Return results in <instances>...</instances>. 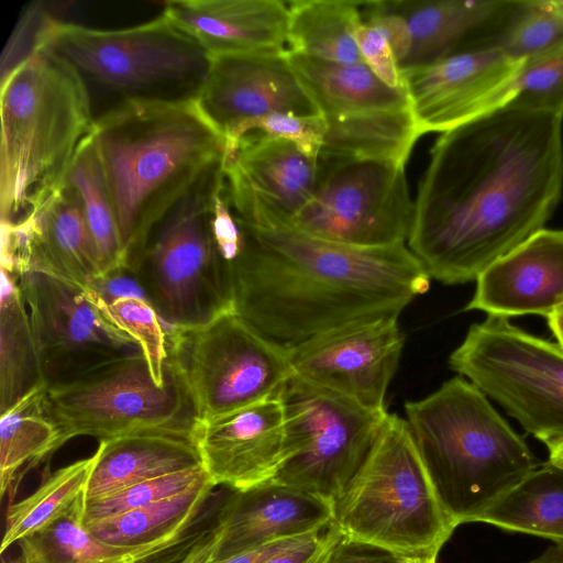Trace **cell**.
Here are the masks:
<instances>
[{"instance_id":"31","label":"cell","mask_w":563,"mask_h":563,"mask_svg":"<svg viewBox=\"0 0 563 563\" xmlns=\"http://www.w3.org/2000/svg\"><path fill=\"white\" fill-rule=\"evenodd\" d=\"M45 384L38 353L18 279L1 269L0 412Z\"/></svg>"},{"instance_id":"15","label":"cell","mask_w":563,"mask_h":563,"mask_svg":"<svg viewBox=\"0 0 563 563\" xmlns=\"http://www.w3.org/2000/svg\"><path fill=\"white\" fill-rule=\"evenodd\" d=\"M399 314L361 318L286 346L295 376L374 409L398 367L404 335Z\"/></svg>"},{"instance_id":"33","label":"cell","mask_w":563,"mask_h":563,"mask_svg":"<svg viewBox=\"0 0 563 563\" xmlns=\"http://www.w3.org/2000/svg\"><path fill=\"white\" fill-rule=\"evenodd\" d=\"M46 393L47 385H38L1 412V496L24 464L34 465L60 448L59 431L48 412Z\"/></svg>"},{"instance_id":"16","label":"cell","mask_w":563,"mask_h":563,"mask_svg":"<svg viewBox=\"0 0 563 563\" xmlns=\"http://www.w3.org/2000/svg\"><path fill=\"white\" fill-rule=\"evenodd\" d=\"M523 62L484 44L401 70L420 134L443 133L511 103Z\"/></svg>"},{"instance_id":"52","label":"cell","mask_w":563,"mask_h":563,"mask_svg":"<svg viewBox=\"0 0 563 563\" xmlns=\"http://www.w3.org/2000/svg\"><path fill=\"white\" fill-rule=\"evenodd\" d=\"M10 563H21L20 561H16V562H10Z\"/></svg>"},{"instance_id":"10","label":"cell","mask_w":563,"mask_h":563,"mask_svg":"<svg viewBox=\"0 0 563 563\" xmlns=\"http://www.w3.org/2000/svg\"><path fill=\"white\" fill-rule=\"evenodd\" d=\"M166 367L167 380L159 386L139 352L47 387V408L60 446L76 437L103 441L142 432L194 438L198 423L192 406L167 363Z\"/></svg>"},{"instance_id":"9","label":"cell","mask_w":563,"mask_h":563,"mask_svg":"<svg viewBox=\"0 0 563 563\" xmlns=\"http://www.w3.org/2000/svg\"><path fill=\"white\" fill-rule=\"evenodd\" d=\"M167 366L198 424L279 396L294 375L287 347L261 334L232 309L209 322L169 328Z\"/></svg>"},{"instance_id":"8","label":"cell","mask_w":563,"mask_h":563,"mask_svg":"<svg viewBox=\"0 0 563 563\" xmlns=\"http://www.w3.org/2000/svg\"><path fill=\"white\" fill-rule=\"evenodd\" d=\"M223 166L206 174L168 210L130 269L169 328L201 325L232 309L231 261L212 227Z\"/></svg>"},{"instance_id":"37","label":"cell","mask_w":563,"mask_h":563,"mask_svg":"<svg viewBox=\"0 0 563 563\" xmlns=\"http://www.w3.org/2000/svg\"><path fill=\"white\" fill-rule=\"evenodd\" d=\"M208 481L211 478L203 465L146 479L82 501L80 522L118 516L180 494Z\"/></svg>"},{"instance_id":"35","label":"cell","mask_w":563,"mask_h":563,"mask_svg":"<svg viewBox=\"0 0 563 563\" xmlns=\"http://www.w3.org/2000/svg\"><path fill=\"white\" fill-rule=\"evenodd\" d=\"M95 460L93 454L58 468L33 494L10 505L0 552L73 512L84 500Z\"/></svg>"},{"instance_id":"2","label":"cell","mask_w":563,"mask_h":563,"mask_svg":"<svg viewBox=\"0 0 563 563\" xmlns=\"http://www.w3.org/2000/svg\"><path fill=\"white\" fill-rule=\"evenodd\" d=\"M236 220L242 244L231 261L232 310L284 346L361 318L399 314L430 287L406 244L361 249L321 240L255 195L239 202Z\"/></svg>"},{"instance_id":"4","label":"cell","mask_w":563,"mask_h":563,"mask_svg":"<svg viewBox=\"0 0 563 563\" xmlns=\"http://www.w3.org/2000/svg\"><path fill=\"white\" fill-rule=\"evenodd\" d=\"M0 108L1 225H16L64 187L95 122L75 73L44 48L1 80Z\"/></svg>"},{"instance_id":"32","label":"cell","mask_w":563,"mask_h":563,"mask_svg":"<svg viewBox=\"0 0 563 563\" xmlns=\"http://www.w3.org/2000/svg\"><path fill=\"white\" fill-rule=\"evenodd\" d=\"M65 185L76 195L97 256L100 277L125 268L111 196L93 132L79 148Z\"/></svg>"},{"instance_id":"11","label":"cell","mask_w":563,"mask_h":563,"mask_svg":"<svg viewBox=\"0 0 563 563\" xmlns=\"http://www.w3.org/2000/svg\"><path fill=\"white\" fill-rule=\"evenodd\" d=\"M450 367L547 445L563 441V349L488 316L471 325Z\"/></svg>"},{"instance_id":"46","label":"cell","mask_w":563,"mask_h":563,"mask_svg":"<svg viewBox=\"0 0 563 563\" xmlns=\"http://www.w3.org/2000/svg\"><path fill=\"white\" fill-rule=\"evenodd\" d=\"M298 537V536H297ZM294 538H285L280 540H276L273 542H269L263 547L242 552L232 556H229L227 559L222 560H213L210 563H258L260 561L264 560L272 553L278 551L279 549L287 545Z\"/></svg>"},{"instance_id":"51","label":"cell","mask_w":563,"mask_h":563,"mask_svg":"<svg viewBox=\"0 0 563 563\" xmlns=\"http://www.w3.org/2000/svg\"><path fill=\"white\" fill-rule=\"evenodd\" d=\"M552 8L563 18V0H550Z\"/></svg>"},{"instance_id":"45","label":"cell","mask_w":563,"mask_h":563,"mask_svg":"<svg viewBox=\"0 0 563 563\" xmlns=\"http://www.w3.org/2000/svg\"><path fill=\"white\" fill-rule=\"evenodd\" d=\"M398 553L342 538L321 563H397Z\"/></svg>"},{"instance_id":"28","label":"cell","mask_w":563,"mask_h":563,"mask_svg":"<svg viewBox=\"0 0 563 563\" xmlns=\"http://www.w3.org/2000/svg\"><path fill=\"white\" fill-rule=\"evenodd\" d=\"M319 156L372 158L405 165L421 136L411 108L324 117Z\"/></svg>"},{"instance_id":"38","label":"cell","mask_w":563,"mask_h":563,"mask_svg":"<svg viewBox=\"0 0 563 563\" xmlns=\"http://www.w3.org/2000/svg\"><path fill=\"white\" fill-rule=\"evenodd\" d=\"M97 295L107 316L140 346L155 383L164 386L167 380V335L154 307L139 296L106 302Z\"/></svg>"},{"instance_id":"43","label":"cell","mask_w":563,"mask_h":563,"mask_svg":"<svg viewBox=\"0 0 563 563\" xmlns=\"http://www.w3.org/2000/svg\"><path fill=\"white\" fill-rule=\"evenodd\" d=\"M363 21L377 29L388 40L400 69L411 52V34L406 19L390 8L387 0L361 2Z\"/></svg>"},{"instance_id":"47","label":"cell","mask_w":563,"mask_h":563,"mask_svg":"<svg viewBox=\"0 0 563 563\" xmlns=\"http://www.w3.org/2000/svg\"><path fill=\"white\" fill-rule=\"evenodd\" d=\"M222 529L218 527L187 556L183 563H210L214 560Z\"/></svg>"},{"instance_id":"14","label":"cell","mask_w":563,"mask_h":563,"mask_svg":"<svg viewBox=\"0 0 563 563\" xmlns=\"http://www.w3.org/2000/svg\"><path fill=\"white\" fill-rule=\"evenodd\" d=\"M47 387L141 352L102 309L92 288L29 273L16 278Z\"/></svg>"},{"instance_id":"25","label":"cell","mask_w":563,"mask_h":563,"mask_svg":"<svg viewBox=\"0 0 563 563\" xmlns=\"http://www.w3.org/2000/svg\"><path fill=\"white\" fill-rule=\"evenodd\" d=\"M99 442L84 501L202 465L196 442L189 435L142 432Z\"/></svg>"},{"instance_id":"5","label":"cell","mask_w":563,"mask_h":563,"mask_svg":"<svg viewBox=\"0 0 563 563\" xmlns=\"http://www.w3.org/2000/svg\"><path fill=\"white\" fill-rule=\"evenodd\" d=\"M405 411L435 495L455 527L477 522L538 467L523 439L460 375L426 398L407 401Z\"/></svg>"},{"instance_id":"23","label":"cell","mask_w":563,"mask_h":563,"mask_svg":"<svg viewBox=\"0 0 563 563\" xmlns=\"http://www.w3.org/2000/svg\"><path fill=\"white\" fill-rule=\"evenodd\" d=\"M162 13L209 56L288 49L289 10L279 0H170Z\"/></svg>"},{"instance_id":"1","label":"cell","mask_w":563,"mask_h":563,"mask_svg":"<svg viewBox=\"0 0 563 563\" xmlns=\"http://www.w3.org/2000/svg\"><path fill=\"white\" fill-rule=\"evenodd\" d=\"M563 190V114L517 103L441 133L408 247L430 278L472 282L544 229Z\"/></svg>"},{"instance_id":"48","label":"cell","mask_w":563,"mask_h":563,"mask_svg":"<svg viewBox=\"0 0 563 563\" xmlns=\"http://www.w3.org/2000/svg\"><path fill=\"white\" fill-rule=\"evenodd\" d=\"M548 324L553 335L558 339V344L563 349V307L548 317Z\"/></svg>"},{"instance_id":"18","label":"cell","mask_w":563,"mask_h":563,"mask_svg":"<svg viewBox=\"0 0 563 563\" xmlns=\"http://www.w3.org/2000/svg\"><path fill=\"white\" fill-rule=\"evenodd\" d=\"M1 269L37 273L90 288L100 278L91 238L75 192L64 185L16 225H1Z\"/></svg>"},{"instance_id":"17","label":"cell","mask_w":563,"mask_h":563,"mask_svg":"<svg viewBox=\"0 0 563 563\" xmlns=\"http://www.w3.org/2000/svg\"><path fill=\"white\" fill-rule=\"evenodd\" d=\"M197 101L223 134L225 157L236 150L245 124L255 119L273 113L322 115L286 52L210 56L208 78Z\"/></svg>"},{"instance_id":"40","label":"cell","mask_w":563,"mask_h":563,"mask_svg":"<svg viewBox=\"0 0 563 563\" xmlns=\"http://www.w3.org/2000/svg\"><path fill=\"white\" fill-rule=\"evenodd\" d=\"M325 129L327 122L323 115L273 113L245 124L242 137L252 132L283 137L295 143L307 155L318 158Z\"/></svg>"},{"instance_id":"36","label":"cell","mask_w":563,"mask_h":563,"mask_svg":"<svg viewBox=\"0 0 563 563\" xmlns=\"http://www.w3.org/2000/svg\"><path fill=\"white\" fill-rule=\"evenodd\" d=\"M501 32L489 43L516 60H529L563 47V18L550 0L516 1Z\"/></svg>"},{"instance_id":"12","label":"cell","mask_w":563,"mask_h":563,"mask_svg":"<svg viewBox=\"0 0 563 563\" xmlns=\"http://www.w3.org/2000/svg\"><path fill=\"white\" fill-rule=\"evenodd\" d=\"M283 463L271 483L332 505L363 464L387 416L292 375L280 393Z\"/></svg>"},{"instance_id":"7","label":"cell","mask_w":563,"mask_h":563,"mask_svg":"<svg viewBox=\"0 0 563 563\" xmlns=\"http://www.w3.org/2000/svg\"><path fill=\"white\" fill-rule=\"evenodd\" d=\"M345 538L408 555H437L456 528L443 510L407 420L387 413L361 467L332 503Z\"/></svg>"},{"instance_id":"24","label":"cell","mask_w":563,"mask_h":563,"mask_svg":"<svg viewBox=\"0 0 563 563\" xmlns=\"http://www.w3.org/2000/svg\"><path fill=\"white\" fill-rule=\"evenodd\" d=\"M224 166L289 221L311 198L320 169L295 143L260 132L243 136Z\"/></svg>"},{"instance_id":"29","label":"cell","mask_w":563,"mask_h":563,"mask_svg":"<svg viewBox=\"0 0 563 563\" xmlns=\"http://www.w3.org/2000/svg\"><path fill=\"white\" fill-rule=\"evenodd\" d=\"M288 49L341 64L363 63L355 33L360 1L294 0L288 3Z\"/></svg>"},{"instance_id":"13","label":"cell","mask_w":563,"mask_h":563,"mask_svg":"<svg viewBox=\"0 0 563 563\" xmlns=\"http://www.w3.org/2000/svg\"><path fill=\"white\" fill-rule=\"evenodd\" d=\"M309 201L289 221L332 243L378 249L405 244L415 213L405 165L385 159L318 156Z\"/></svg>"},{"instance_id":"41","label":"cell","mask_w":563,"mask_h":563,"mask_svg":"<svg viewBox=\"0 0 563 563\" xmlns=\"http://www.w3.org/2000/svg\"><path fill=\"white\" fill-rule=\"evenodd\" d=\"M51 18L41 3H33L24 10L2 53L1 80L38 49L42 33Z\"/></svg>"},{"instance_id":"50","label":"cell","mask_w":563,"mask_h":563,"mask_svg":"<svg viewBox=\"0 0 563 563\" xmlns=\"http://www.w3.org/2000/svg\"><path fill=\"white\" fill-rule=\"evenodd\" d=\"M547 446L549 449V461L563 466V441Z\"/></svg>"},{"instance_id":"26","label":"cell","mask_w":563,"mask_h":563,"mask_svg":"<svg viewBox=\"0 0 563 563\" xmlns=\"http://www.w3.org/2000/svg\"><path fill=\"white\" fill-rule=\"evenodd\" d=\"M407 21L411 52L401 70L430 64L461 48L468 35L507 15L516 1L387 0Z\"/></svg>"},{"instance_id":"34","label":"cell","mask_w":563,"mask_h":563,"mask_svg":"<svg viewBox=\"0 0 563 563\" xmlns=\"http://www.w3.org/2000/svg\"><path fill=\"white\" fill-rule=\"evenodd\" d=\"M217 486L208 481L186 492L118 516L81 523L98 540L131 545L155 540L197 519Z\"/></svg>"},{"instance_id":"3","label":"cell","mask_w":563,"mask_h":563,"mask_svg":"<svg viewBox=\"0 0 563 563\" xmlns=\"http://www.w3.org/2000/svg\"><path fill=\"white\" fill-rule=\"evenodd\" d=\"M93 135L130 271L168 210L224 163L225 139L197 100L119 108Z\"/></svg>"},{"instance_id":"22","label":"cell","mask_w":563,"mask_h":563,"mask_svg":"<svg viewBox=\"0 0 563 563\" xmlns=\"http://www.w3.org/2000/svg\"><path fill=\"white\" fill-rule=\"evenodd\" d=\"M218 518L222 534L214 560H222L276 540L323 530L331 523L332 505L267 483L246 490L231 489Z\"/></svg>"},{"instance_id":"30","label":"cell","mask_w":563,"mask_h":563,"mask_svg":"<svg viewBox=\"0 0 563 563\" xmlns=\"http://www.w3.org/2000/svg\"><path fill=\"white\" fill-rule=\"evenodd\" d=\"M563 544V466L548 462L496 500L477 520Z\"/></svg>"},{"instance_id":"49","label":"cell","mask_w":563,"mask_h":563,"mask_svg":"<svg viewBox=\"0 0 563 563\" xmlns=\"http://www.w3.org/2000/svg\"><path fill=\"white\" fill-rule=\"evenodd\" d=\"M528 563H563V544L550 547L540 556Z\"/></svg>"},{"instance_id":"42","label":"cell","mask_w":563,"mask_h":563,"mask_svg":"<svg viewBox=\"0 0 563 563\" xmlns=\"http://www.w3.org/2000/svg\"><path fill=\"white\" fill-rule=\"evenodd\" d=\"M355 38L363 60L374 74L387 86L405 89L402 71L383 32L363 21L355 33Z\"/></svg>"},{"instance_id":"27","label":"cell","mask_w":563,"mask_h":563,"mask_svg":"<svg viewBox=\"0 0 563 563\" xmlns=\"http://www.w3.org/2000/svg\"><path fill=\"white\" fill-rule=\"evenodd\" d=\"M323 117L410 108L405 89L384 84L363 63L341 64L286 52Z\"/></svg>"},{"instance_id":"44","label":"cell","mask_w":563,"mask_h":563,"mask_svg":"<svg viewBox=\"0 0 563 563\" xmlns=\"http://www.w3.org/2000/svg\"><path fill=\"white\" fill-rule=\"evenodd\" d=\"M341 538V532L330 523L323 530L294 538L287 545L258 563H321Z\"/></svg>"},{"instance_id":"19","label":"cell","mask_w":563,"mask_h":563,"mask_svg":"<svg viewBox=\"0 0 563 563\" xmlns=\"http://www.w3.org/2000/svg\"><path fill=\"white\" fill-rule=\"evenodd\" d=\"M194 439L216 486L246 490L271 483L284 456L280 395L198 424Z\"/></svg>"},{"instance_id":"39","label":"cell","mask_w":563,"mask_h":563,"mask_svg":"<svg viewBox=\"0 0 563 563\" xmlns=\"http://www.w3.org/2000/svg\"><path fill=\"white\" fill-rule=\"evenodd\" d=\"M511 103L563 114V47L525 60Z\"/></svg>"},{"instance_id":"6","label":"cell","mask_w":563,"mask_h":563,"mask_svg":"<svg viewBox=\"0 0 563 563\" xmlns=\"http://www.w3.org/2000/svg\"><path fill=\"white\" fill-rule=\"evenodd\" d=\"M40 48L75 73L95 123L132 103L198 100L210 67L209 54L163 13L115 30L64 23L52 16Z\"/></svg>"},{"instance_id":"20","label":"cell","mask_w":563,"mask_h":563,"mask_svg":"<svg viewBox=\"0 0 563 563\" xmlns=\"http://www.w3.org/2000/svg\"><path fill=\"white\" fill-rule=\"evenodd\" d=\"M229 494L222 487L213 503L192 522L144 543L120 545L96 539L80 523L76 509L19 542L21 563H183L219 525L220 507Z\"/></svg>"},{"instance_id":"21","label":"cell","mask_w":563,"mask_h":563,"mask_svg":"<svg viewBox=\"0 0 563 563\" xmlns=\"http://www.w3.org/2000/svg\"><path fill=\"white\" fill-rule=\"evenodd\" d=\"M563 307V230L542 229L476 279L464 310L488 316L549 317Z\"/></svg>"}]
</instances>
